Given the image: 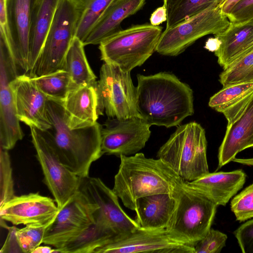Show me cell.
<instances>
[{"label": "cell", "mask_w": 253, "mask_h": 253, "mask_svg": "<svg viewBox=\"0 0 253 253\" xmlns=\"http://www.w3.org/2000/svg\"><path fill=\"white\" fill-rule=\"evenodd\" d=\"M253 137V100L244 113L234 123L227 126L219 148L218 167L221 168L233 161L236 155Z\"/></svg>", "instance_id": "26"}, {"label": "cell", "mask_w": 253, "mask_h": 253, "mask_svg": "<svg viewBox=\"0 0 253 253\" xmlns=\"http://www.w3.org/2000/svg\"><path fill=\"white\" fill-rule=\"evenodd\" d=\"M36 0H6V27L5 30L1 27L18 69L26 74L28 73L30 23Z\"/></svg>", "instance_id": "16"}, {"label": "cell", "mask_w": 253, "mask_h": 253, "mask_svg": "<svg viewBox=\"0 0 253 253\" xmlns=\"http://www.w3.org/2000/svg\"><path fill=\"white\" fill-rule=\"evenodd\" d=\"M162 33V27L148 23L121 30L99 44L101 60L130 72L155 51Z\"/></svg>", "instance_id": "6"}, {"label": "cell", "mask_w": 253, "mask_h": 253, "mask_svg": "<svg viewBox=\"0 0 253 253\" xmlns=\"http://www.w3.org/2000/svg\"><path fill=\"white\" fill-rule=\"evenodd\" d=\"M241 0H222L219 4L222 13L226 16Z\"/></svg>", "instance_id": "40"}, {"label": "cell", "mask_w": 253, "mask_h": 253, "mask_svg": "<svg viewBox=\"0 0 253 253\" xmlns=\"http://www.w3.org/2000/svg\"><path fill=\"white\" fill-rule=\"evenodd\" d=\"M137 109L151 126H178L193 115V92L189 85L174 74L159 72L137 74Z\"/></svg>", "instance_id": "1"}, {"label": "cell", "mask_w": 253, "mask_h": 253, "mask_svg": "<svg viewBox=\"0 0 253 253\" xmlns=\"http://www.w3.org/2000/svg\"><path fill=\"white\" fill-rule=\"evenodd\" d=\"M16 229L15 225L7 228L8 234L0 253H23L16 235Z\"/></svg>", "instance_id": "38"}, {"label": "cell", "mask_w": 253, "mask_h": 253, "mask_svg": "<svg viewBox=\"0 0 253 253\" xmlns=\"http://www.w3.org/2000/svg\"><path fill=\"white\" fill-rule=\"evenodd\" d=\"M175 205L171 194L160 193L143 197L135 203V220L140 228L166 229Z\"/></svg>", "instance_id": "22"}, {"label": "cell", "mask_w": 253, "mask_h": 253, "mask_svg": "<svg viewBox=\"0 0 253 253\" xmlns=\"http://www.w3.org/2000/svg\"><path fill=\"white\" fill-rule=\"evenodd\" d=\"M253 100V81L229 85L210 99L209 106L222 113L229 126L246 111Z\"/></svg>", "instance_id": "23"}, {"label": "cell", "mask_w": 253, "mask_h": 253, "mask_svg": "<svg viewBox=\"0 0 253 253\" xmlns=\"http://www.w3.org/2000/svg\"><path fill=\"white\" fill-rule=\"evenodd\" d=\"M220 2H216L175 26L166 28L162 33L155 51L165 56H176L201 38L222 33L230 22L222 13Z\"/></svg>", "instance_id": "8"}, {"label": "cell", "mask_w": 253, "mask_h": 253, "mask_svg": "<svg viewBox=\"0 0 253 253\" xmlns=\"http://www.w3.org/2000/svg\"><path fill=\"white\" fill-rule=\"evenodd\" d=\"M5 33L0 31V148L13 149L24 133L16 115L11 82L18 74Z\"/></svg>", "instance_id": "11"}, {"label": "cell", "mask_w": 253, "mask_h": 253, "mask_svg": "<svg viewBox=\"0 0 253 253\" xmlns=\"http://www.w3.org/2000/svg\"><path fill=\"white\" fill-rule=\"evenodd\" d=\"M227 239L226 234L211 228L194 246L195 253H219L225 246Z\"/></svg>", "instance_id": "35"}, {"label": "cell", "mask_w": 253, "mask_h": 253, "mask_svg": "<svg viewBox=\"0 0 253 253\" xmlns=\"http://www.w3.org/2000/svg\"><path fill=\"white\" fill-rule=\"evenodd\" d=\"M205 129L197 122L179 125L160 148L157 158L180 177L192 181L209 173Z\"/></svg>", "instance_id": "5"}, {"label": "cell", "mask_w": 253, "mask_h": 253, "mask_svg": "<svg viewBox=\"0 0 253 253\" xmlns=\"http://www.w3.org/2000/svg\"><path fill=\"white\" fill-rule=\"evenodd\" d=\"M151 126L141 117L125 119L108 118L101 129L102 154L120 157L138 153L150 138Z\"/></svg>", "instance_id": "13"}, {"label": "cell", "mask_w": 253, "mask_h": 253, "mask_svg": "<svg viewBox=\"0 0 253 253\" xmlns=\"http://www.w3.org/2000/svg\"><path fill=\"white\" fill-rule=\"evenodd\" d=\"M130 72L114 64H102L97 87L99 116L104 111L110 118L141 117L137 109V86Z\"/></svg>", "instance_id": "9"}, {"label": "cell", "mask_w": 253, "mask_h": 253, "mask_svg": "<svg viewBox=\"0 0 253 253\" xmlns=\"http://www.w3.org/2000/svg\"><path fill=\"white\" fill-rule=\"evenodd\" d=\"M97 84L70 90L62 103L68 126L72 128L94 124L99 117Z\"/></svg>", "instance_id": "20"}, {"label": "cell", "mask_w": 253, "mask_h": 253, "mask_svg": "<svg viewBox=\"0 0 253 253\" xmlns=\"http://www.w3.org/2000/svg\"><path fill=\"white\" fill-rule=\"evenodd\" d=\"M167 20V8L165 3L156 9L150 17V24L154 26H159Z\"/></svg>", "instance_id": "39"}, {"label": "cell", "mask_w": 253, "mask_h": 253, "mask_svg": "<svg viewBox=\"0 0 253 253\" xmlns=\"http://www.w3.org/2000/svg\"><path fill=\"white\" fill-rule=\"evenodd\" d=\"M47 113L51 127L44 131L60 161L81 178L89 176L92 164L102 155V126L98 123L72 128L62 103L48 100Z\"/></svg>", "instance_id": "2"}, {"label": "cell", "mask_w": 253, "mask_h": 253, "mask_svg": "<svg viewBox=\"0 0 253 253\" xmlns=\"http://www.w3.org/2000/svg\"><path fill=\"white\" fill-rule=\"evenodd\" d=\"M84 42L75 37L68 50L63 65L71 80L70 90L97 84L96 77L87 61Z\"/></svg>", "instance_id": "27"}, {"label": "cell", "mask_w": 253, "mask_h": 253, "mask_svg": "<svg viewBox=\"0 0 253 253\" xmlns=\"http://www.w3.org/2000/svg\"><path fill=\"white\" fill-rule=\"evenodd\" d=\"M15 196L10 156L7 150L0 148V207Z\"/></svg>", "instance_id": "33"}, {"label": "cell", "mask_w": 253, "mask_h": 253, "mask_svg": "<svg viewBox=\"0 0 253 253\" xmlns=\"http://www.w3.org/2000/svg\"><path fill=\"white\" fill-rule=\"evenodd\" d=\"M171 195L175 205L166 229L179 241L194 246L211 228L218 206L182 178Z\"/></svg>", "instance_id": "4"}, {"label": "cell", "mask_w": 253, "mask_h": 253, "mask_svg": "<svg viewBox=\"0 0 253 253\" xmlns=\"http://www.w3.org/2000/svg\"><path fill=\"white\" fill-rule=\"evenodd\" d=\"M96 205L80 189L60 210L47 229L43 243L54 248L95 222Z\"/></svg>", "instance_id": "14"}, {"label": "cell", "mask_w": 253, "mask_h": 253, "mask_svg": "<svg viewBox=\"0 0 253 253\" xmlns=\"http://www.w3.org/2000/svg\"><path fill=\"white\" fill-rule=\"evenodd\" d=\"M230 206L237 220L243 222L253 217V183L235 196Z\"/></svg>", "instance_id": "34"}, {"label": "cell", "mask_w": 253, "mask_h": 253, "mask_svg": "<svg viewBox=\"0 0 253 253\" xmlns=\"http://www.w3.org/2000/svg\"><path fill=\"white\" fill-rule=\"evenodd\" d=\"M114 0H79L80 15L75 37L83 42Z\"/></svg>", "instance_id": "30"}, {"label": "cell", "mask_w": 253, "mask_h": 253, "mask_svg": "<svg viewBox=\"0 0 253 253\" xmlns=\"http://www.w3.org/2000/svg\"><path fill=\"white\" fill-rule=\"evenodd\" d=\"M80 15L79 0H61L42 51L27 75L40 77L62 70L68 50L75 37Z\"/></svg>", "instance_id": "7"}, {"label": "cell", "mask_w": 253, "mask_h": 253, "mask_svg": "<svg viewBox=\"0 0 253 253\" xmlns=\"http://www.w3.org/2000/svg\"><path fill=\"white\" fill-rule=\"evenodd\" d=\"M253 81V48L236 59L219 75V82L225 87Z\"/></svg>", "instance_id": "31"}, {"label": "cell", "mask_w": 253, "mask_h": 253, "mask_svg": "<svg viewBox=\"0 0 253 253\" xmlns=\"http://www.w3.org/2000/svg\"><path fill=\"white\" fill-rule=\"evenodd\" d=\"M222 0H164L167 8L166 29L171 28Z\"/></svg>", "instance_id": "29"}, {"label": "cell", "mask_w": 253, "mask_h": 253, "mask_svg": "<svg viewBox=\"0 0 253 253\" xmlns=\"http://www.w3.org/2000/svg\"><path fill=\"white\" fill-rule=\"evenodd\" d=\"M16 115L29 127L46 131L51 127L47 113L48 99L27 74L18 75L10 83Z\"/></svg>", "instance_id": "17"}, {"label": "cell", "mask_w": 253, "mask_h": 253, "mask_svg": "<svg viewBox=\"0 0 253 253\" xmlns=\"http://www.w3.org/2000/svg\"><path fill=\"white\" fill-rule=\"evenodd\" d=\"M56 215L44 222L28 224L20 229L17 228L16 235L23 253H32L43 243L46 231Z\"/></svg>", "instance_id": "32"}, {"label": "cell", "mask_w": 253, "mask_h": 253, "mask_svg": "<svg viewBox=\"0 0 253 253\" xmlns=\"http://www.w3.org/2000/svg\"><path fill=\"white\" fill-rule=\"evenodd\" d=\"M220 42L216 37L209 39L206 42L204 47L207 50L215 52L219 47Z\"/></svg>", "instance_id": "41"}, {"label": "cell", "mask_w": 253, "mask_h": 253, "mask_svg": "<svg viewBox=\"0 0 253 253\" xmlns=\"http://www.w3.org/2000/svg\"><path fill=\"white\" fill-rule=\"evenodd\" d=\"M32 253H59L58 251L54 248L52 249L48 245L39 246L36 248Z\"/></svg>", "instance_id": "43"}, {"label": "cell", "mask_w": 253, "mask_h": 253, "mask_svg": "<svg viewBox=\"0 0 253 253\" xmlns=\"http://www.w3.org/2000/svg\"><path fill=\"white\" fill-rule=\"evenodd\" d=\"M246 174L242 169L208 173L187 184L205 194L218 206H225L243 186Z\"/></svg>", "instance_id": "19"}, {"label": "cell", "mask_w": 253, "mask_h": 253, "mask_svg": "<svg viewBox=\"0 0 253 253\" xmlns=\"http://www.w3.org/2000/svg\"><path fill=\"white\" fill-rule=\"evenodd\" d=\"M214 37L220 42L214 54L218 64L224 69L253 48V22L239 24L230 23L225 30Z\"/></svg>", "instance_id": "24"}, {"label": "cell", "mask_w": 253, "mask_h": 253, "mask_svg": "<svg viewBox=\"0 0 253 253\" xmlns=\"http://www.w3.org/2000/svg\"><path fill=\"white\" fill-rule=\"evenodd\" d=\"M146 0H114L91 30L84 42L85 45L99 44L122 30L120 26L126 18L135 14Z\"/></svg>", "instance_id": "21"}, {"label": "cell", "mask_w": 253, "mask_h": 253, "mask_svg": "<svg viewBox=\"0 0 253 253\" xmlns=\"http://www.w3.org/2000/svg\"><path fill=\"white\" fill-rule=\"evenodd\" d=\"M227 17L230 23L235 24L253 22V0H241Z\"/></svg>", "instance_id": "36"}, {"label": "cell", "mask_w": 253, "mask_h": 253, "mask_svg": "<svg viewBox=\"0 0 253 253\" xmlns=\"http://www.w3.org/2000/svg\"><path fill=\"white\" fill-rule=\"evenodd\" d=\"M195 253L194 247L175 239L166 229L138 228L98 249L95 253Z\"/></svg>", "instance_id": "15"}, {"label": "cell", "mask_w": 253, "mask_h": 253, "mask_svg": "<svg viewBox=\"0 0 253 253\" xmlns=\"http://www.w3.org/2000/svg\"><path fill=\"white\" fill-rule=\"evenodd\" d=\"M253 147V137L250 140L247 145L245 147V149Z\"/></svg>", "instance_id": "44"}, {"label": "cell", "mask_w": 253, "mask_h": 253, "mask_svg": "<svg viewBox=\"0 0 253 253\" xmlns=\"http://www.w3.org/2000/svg\"><path fill=\"white\" fill-rule=\"evenodd\" d=\"M61 0H37L32 12L29 38L28 74L42 51Z\"/></svg>", "instance_id": "25"}, {"label": "cell", "mask_w": 253, "mask_h": 253, "mask_svg": "<svg viewBox=\"0 0 253 253\" xmlns=\"http://www.w3.org/2000/svg\"><path fill=\"white\" fill-rule=\"evenodd\" d=\"M80 190L97 206L95 222L114 232L117 238L139 228L122 208L118 197L100 178H82Z\"/></svg>", "instance_id": "12"}, {"label": "cell", "mask_w": 253, "mask_h": 253, "mask_svg": "<svg viewBox=\"0 0 253 253\" xmlns=\"http://www.w3.org/2000/svg\"><path fill=\"white\" fill-rule=\"evenodd\" d=\"M112 190L124 205L135 211L140 198L156 194H171L180 177L160 159L148 158L142 153L121 156Z\"/></svg>", "instance_id": "3"}, {"label": "cell", "mask_w": 253, "mask_h": 253, "mask_svg": "<svg viewBox=\"0 0 253 253\" xmlns=\"http://www.w3.org/2000/svg\"><path fill=\"white\" fill-rule=\"evenodd\" d=\"M59 210L54 199L30 193L15 196L0 207V220L13 225L42 223L47 221L58 213Z\"/></svg>", "instance_id": "18"}, {"label": "cell", "mask_w": 253, "mask_h": 253, "mask_svg": "<svg viewBox=\"0 0 253 253\" xmlns=\"http://www.w3.org/2000/svg\"><path fill=\"white\" fill-rule=\"evenodd\" d=\"M234 234L242 253H253V219L239 226Z\"/></svg>", "instance_id": "37"}, {"label": "cell", "mask_w": 253, "mask_h": 253, "mask_svg": "<svg viewBox=\"0 0 253 253\" xmlns=\"http://www.w3.org/2000/svg\"><path fill=\"white\" fill-rule=\"evenodd\" d=\"M31 78L48 100L63 103L70 91L71 80L68 73L65 70Z\"/></svg>", "instance_id": "28"}, {"label": "cell", "mask_w": 253, "mask_h": 253, "mask_svg": "<svg viewBox=\"0 0 253 253\" xmlns=\"http://www.w3.org/2000/svg\"><path fill=\"white\" fill-rule=\"evenodd\" d=\"M6 0H0V27L4 30L6 27Z\"/></svg>", "instance_id": "42"}, {"label": "cell", "mask_w": 253, "mask_h": 253, "mask_svg": "<svg viewBox=\"0 0 253 253\" xmlns=\"http://www.w3.org/2000/svg\"><path fill=\"white\" fill-rule=\"evenodd\" d=\"M30 128L32 142L43 175V182L60 210L79 190L82 178L60 161L44 131L34 126Z\"/></svg>", "instance_id": "10"}]
</instances>
